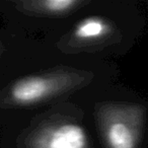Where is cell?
<instances>
[{
    "instance_id": "cell-4",
    "label": "cell",
    "mask_w": 148,
    "mask_h": 148,
    "mask_svg": "<svg viewBox=\"0 0 148 148\" xmlns=\"http://www.w3.org/2000/svg\"><path fill=\"white\" fill-rule=\"evenodd\" d=\"M78 3V1H75V0H47L41 2L40 4L48 12L62 13L70 10Z\"/></svg>"
},
{
    "instance_id": "cell-3",
    "label": "cell",
    "mask_w": 148,
    "mask_h": 148,
    "mask_svg": "<svg viewBox=\"0 0 148 148\" xmlns=\"http://www.w3.org/2000/svg\"><path fill=\"white\" fill-rule=\"evenodd\" d=\"M51 80L44 77H31L17 82L11 90L15 101L19 103H31L40 101L51 91Z\"/></svg>"
},
{
    "instance_id": "cell-5",
    "label": "cell",
    "mask_w": 148,
    "mask_h": 148,
    "mask_svg": "<svg viewBox=\"0 0 148 148\" xmlns=\"http://www.w3.org/2000/svg\"><path fill=\"white\" fill-rule=\"evenodd\" d=\"M147 3H148V1H147Z\"/></svg>"
},
{
    "instance_id": "cell-2",
    "label": "cell",
    "mask_w": 148,
    "mask_h": 148,
    "mask_svg": "<svg viewBox=\"0 0 148 148\" xmlns=\"http://www.w3.org/2000/svg\"><path fill=\"white\" fill-rule=\"evenodd\" d=\"M87 136L77 124H62L50 129L42 137L40 148H86Z\"/></svg>"
},
{
    "instance_id": "cell-1",
    "label": "cell",
    "mask_w": 148,
    "mask_h": 148,
    "mask_svg": "<svg viewBox=\"0 0 148 148\" xmlns=\"http://www.w3.org/2000/svg\"><path fill=\"white\" fill-rule=\"evenodd\" d=\"M105 130L108 148H147L148 101L133 92L114 103Z\"/></svg>"
}]
</instances>
